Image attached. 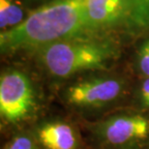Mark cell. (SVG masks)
Wrapping results in <instances>:
<instances>
[{
  "instance_id": "cell-1",
  "label": "cell",
  "mask_w": 149,
  "mask_h": 149,
  "mask_svg": "<svg viewBox=\"0 0 149 149\" xmlns=\"http://www.w3.org/2000/svg\"><path fill=\"white\" fill-rule=\"evenodd\" d=\"M86 36L83 0H50L31 12L23 22L0 35L2 53L36 50L73 37Z\"/></svg>"
},
{
  "instance_id": "cell-2",
  "label": "cell",
  "mask_w": 149,
  "mask_h": 149,
  "mask_svg": "<svg viewBox=\"0 0 149 149\" xmlns=\"http://www.w3.org/2000/svg\"><path fill=\"white\" fill-rule=\"evenodd\" d=\"M112 39L79 36L55 42L34 50L44 69L57 79L107 69L119 56Z\"/></svg>"
},
{
  "instance_id": "cell-3",
  "label": "cell",
  "mask_w": 149,
  "mask_h": 149,
  "mask_svg": "<svg viewBox=\"0 0 149 149\" xmlns=\"http://www.w3.org/2000/svg\"><path fill=\"white\" fill-rule=\"evenodd\" d=\"M86 36L117 41L149 32V0H83Z\"/></svg>"
},
{
  "instance_id": "cell-4",
  "label": "cell",
  "mask_w": 149,
  "mask_h": 149,
  "mask_svg": "<svg viewBox=\"0 0 149 149\" xmlns=\"http://www.w3.org/2000/svg\"><path fill=\"white\" fill-rule=\"evenodd\" d=\"M37 108L32 80L24 72L10 69L0 77V115L6 124L17 125L28 120Z\"/></svg>"
},
{
  "instance_id": "cell-5",
  "label": "cell",
  "mask_w": 149,
  "mask_h": 149,
  "mask_svg": "<svg viewBox=\"0 0 149 149\" xmlns=\"http://www.w3.org/2000/svg\"><path fill=\"white\" fill-rule=\"evenodd\" d=\"M103 145L111 149H136L149 139V117L138 112L118 113L93 126Z\"/></svg>"
},
{
  "instance_id": "cell-6",
  "label": "cell",
  "mask_w": 149,
  "mask_h": 149,
  "mask_svg": "<svg viewBox=\"0 0 149 149\" xmlns=\"http://www.w3.org/2000/svg\"><path fill=\"white\" fill-rule=\"evenodd\" d=\"M126 83L115 77H91L72 82L63 92L67 105L80 111L106 108L123 96Z\"/></svg>"
},
{
  "instance_id": "cell-7",
  "label": "cell",
  "mask_w": 149,
  "mask_h": 149,
  "mask_svg": "<svg viewBox=\"0 0 149 149\" xmlns=\"http://www.w3.org/2000/svg\"><path fill=\"white\" fill-rule=\"evenodd\" d=\"M37 139L46 149H77L76 131L64 121H49L37 130Z\"/></svg>"
},
{
  "instance_id": "cell-8",
  "label": "cell",
  "mask_w": 149,
  "mask_h": 149,
  "mask_svg": "<svg viewBox=\"0 0 149 149\" xmlns=\"http://www.w3.org/2000/svg\"><path fill=\"white\" fill-rule=\"evenodd\" d=\"M23 10L15 0H0V28L1 32L20 24L25 17Z\"/></svg>"
},
{
  "instance_id": "cell-9",
  "label": "cell",
  "mask_w": 149,
  "mask_h": 149,
  "mask_svg": "<svg viewBox=\"0 0 149 149\" xmlns=\"http://www.w3.org/2000/svg\"><path fill=\"white\" fill-rule=\"evenodd\" d=\"M5 149H38L33 136L27 134L17 135L6 145Z\"/></svg>"
},
{
  "instance_id": "cell-10",
  "label": "cell",
  "mask_w": 149,
  "mask_h": 149,
  "mask_svg": "<svg viewBox=\"0 0 149 149\" xmlns=\"http://www.w3.org/2000/svg\"><path fill=\"white\" fill-rule=\"evenodd\" d=\"M138 69L142 76L149 77V40L141 45L138 52Z\"/></svg>"
},
{
  "instance_id": "cell-11",
  "label": "cell",
  "mask_w": 149,
  "mask_h": 149,
  "mask_svg": "<svg viewBox=\"0 0 149 149\" xmlns=\"http://www.w3.org/2000/svg\"><path fill=\"white\" fill-rule=\"evenodd\" d=\"M138 101L142 109H149V77H145V79L139 85Z\"/></svg>"
}]
</instances>
